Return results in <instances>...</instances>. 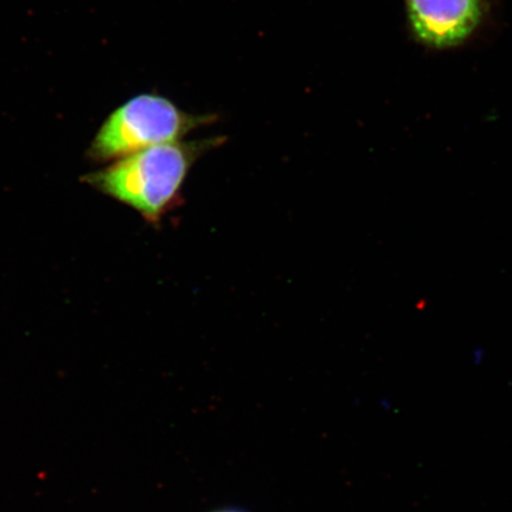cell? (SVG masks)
<instances>
[{
    "instance_id": "obj_1",
    "label": "cell",
    "mask_w": 512,
    "mask_h": 512,
    "mask_svg": "<svg viewBox=\"0 0 512 512\" xmlns=\"http://www.w3.org/2000/svg\"><path fill=\"white\" fill-rule=\"evenodd\" d=\"M222 143L221 138H211L150 147L118 159L110 168L89 176L88 182L156 222L179 200L197 160Z\"/></svg>"
},
{
    "instance_id": "obj_2",
    "label": "cell",
    "mask_w": 512,
    "mask_h": 512,
    "mask_svg": "<svg viewBox=\"0 0 512 512\" xmlns=\"http://www.w3.org/2000/svg\"><path fill=\"white\" fill-rule=\"evenodd\" d=\"M216 117L192 114L156 94H140L125 102L100 128L92 144L94 159L108 162L150 147L179 142L214 123Z\"/></svg>"
},
{
    "instance_id": "obj_3",
    "label": "cell",
    "mask_w": 512,
    "mask_h": 512,
    "mask_svg": "<svg viewBox=\"0 0 512 512\" xmlns=\"http://www.w3.org/2000/svg\"><path fill=\"white\" fill-rule=\"evenodd\" d=\"M405 3L414 36L435 49L459 46L482 22L480 0H405Z\"/></svg>"
},
{
    "instance_id": "obj_4",
    "label": "cell",
    "mask_w": 512,
    "mask_h": 512,
    "mask_svg": "<svg viewBox=\"0 0 512 512\" xmlns=\"http://www.w3.org/2000/svg\"><path fill=\"white\" fill-rule=\"evenodd\" d=\"M213 512H245V511H241L239 509H221V510H216Z\"/></svg>"
}]
</instances>
